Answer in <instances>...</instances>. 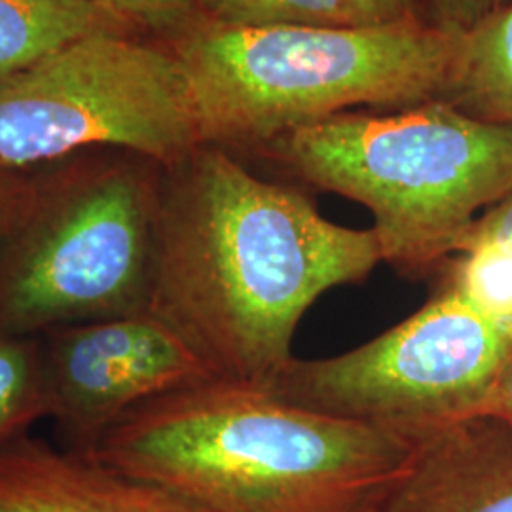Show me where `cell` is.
<instances>
[{
  "label": "cell",
  "mask_w": 512,
  "mask_h": 512,
  "mask_svg": "<svg viewBox=\"0 0 512 512\" xmlns=\"http://www.w3.org/2000/svg\"><path fill=\"white\" fill-rule=\"evenodd\" d=\"M446 285L471 298L476 306L512 317V256L480 249L458 255Z\"/></svg>",
  "instance_id": "obj_15"
},
{
  "label": "cell",
  "mask_w": 512,
  "mask_h": 512,
  "mask_svg": "<svg viewBox=\"0 0 512 512\" xmlns=\"http://www.w3.org/2000/svg\"><path fill=\"white\" fill-rule=\"evenodd\" d=\"M372 25H391L421 19L414 0H353Z\"/></svg>",
  "instance_id": "obj_21"
},
{
  "label": "cell",
  "mask_w": 512,
  "mask_h": 512,
  "mask_svg": "<svg viewBox=\"0 0 512 512\" xmlns=\"http://www.w3.org/2000/svg\"><path fill=\"white\" fill-rule=\"evenodd\" d=\"M380 262L372 228L325 219L298 188L200 145L162 167L147 311L211 380L272 391L313 302Z\"/></svg>",
  "instance_id": "obj_1"
},
{
  "label": "cell",
  "mask_w": 512,
  "mask_h": 512,
  "mask_svg": "<svg viewBox=\"0 0 512 512\" xmlns=\"http://www.w3.org/2000/svg\"><path fill=\"white\" fill-rule=\"evenodd\" d=\"M480 249H492L512 256V192L478 217L461 241L458 255Z\"/></svg>",
  "instance_id": "obj_19"
},
{
  "label": "cell",
  "mask_w": 512,
  "mask_h": 512,
  "mask_svg": "<svg viewBox=\"0 0 512 512\" xmlns=\"http://www.w3.org/2000/svg\"><path fill=\"white\" fill-rule=\"evenodd\" d=\"M262 156L365 205L382 262L408 277L458 255L478 217L512 192V126L444 99L342 112L277 139Z\"/></svg>",
  "instance_id": "obj_4"
},
{
  "label": "cell",
  "mask_w": 512,
  "mask_h": 512,
  "mask_svg": "<svg viewBox=\"0 0 512 512\" xmlns=\"http://www.w3.org/2000/svg\"><path fill=\"white\" fill-rule=\"evenodd\" d=\"M35 169H16L0 162V239L8 236L35 202Z\"/></svg>",
  "instance_id": "obj_18"
},
{
  "label": "cell",
  "mask_w": 512,
  "mask_h": 512,
  "mask_svg": "<svg viewBox=\"0 0 512 512\" xmlns=\"http://www.w3.org/2000/svg\"><path fill=\"white\" fill-rule=\"evenodd\" d=\"M414 446L397 429L205 380L129 412L90 458L205 512H374Z\"/></svg>",
  "instance_id": "obj_2"
},
{
  "label": "cell",
  "mask_w": 512,
  "mask_h": 512,
  "mask_svg": "<svg viewBox=\"0 0 512 512\" xmlns=\"http://www.w3.org/2000/svg\"><path fill=\"white\" fill-rule=\"evenodd\" d=\"M164 42L188 76L202 145L262 154L342 112L444 99L461 35L423 19L239 29L198 14Z\"/></svg>",
  "instance_id": "obj_3"
},
{
  "label": "cell",
  "mask_w": 512,
  "mask_h": 512,
  "mask_svg": "<svg viewBox=\"0 0 512 512\" xmlns=\"http://www.w3.org/2000/svg\"><path fill=\"white\" fill-rule=\"evenodd\" d=\"M200 145L188 76L164 40L93 33L0 76V162L10 167L95 148L165 167Z\"/></svg>",
  "instance_id": "obj_6"
},
{
  "label": "cell",
  "mask_w": 512,
  "mask_h": 512,
  "mask_svg": "<svg viewBox=\"0 0 512 512\" xmlns=\"http://www.w3.org/2000/svg\"><path fill=\"white\" fill-rule=\"evenodd\" d=\"M444 101L478 118L512 126V0L461 35Z\"/></svg>",
  "instance_id": "obj_12"
},
{
  "label": "cell",
  "mask_w": 512,
  "mask_h": 512,
  "mask_svg": "<svg viewBox=\"0 0 512 512\" xmlns=\"http://www.w3.org/2000/svg\"><path fill=\"white\" fill-rule=\"evenodd\" d=\"M162 167L118 148L35 167V202L0 239V336L147 311Z\"/></svg>",
  "instance_id": "obj_5"
},
{
  "label": "cell",
  "mask_w": 512,
  "mask_h": 512,
  "mask_svg": "<svg viewBox=\"0 0 512 512\" xmlns=\"http://www.w3.org/2000/svg\"><path fill=\"white\" fill-rule=\"evenodd\" d=\"M374 512H512V429L467 418L416 435L401 478Z\"/></svg>",
  "instance_id": "obj_9"
},
{
  "label": "cell",
  "mask_w": 512,
  "mask_h": 512,
  "mask_svg": "<svg viewBox=\"0 0 512 512\" xmlns=\"http://www.w3.org/2000/svg\"><path fill=\"white\" fill-rule=\"evenodd\" d=\"M145 37L167 40L198 16L196 0H82Z\"/></svg>",
  "instance_id": "obj_16"
},
{
  "label": "cell",
  "mask_w": 512,
  "mask_h": 512,
  "mask_svg": "<svg viewBox=\"0 0 512 512\" xmlns=\"http://www.w3.org/2000/svg\"><path fill=\"white\" fill-rule=\"evenodd\" d=\"M418 14L429 25L465 35L509 0H414Z\"/></svg>",
  "instance_id": "obj_17"
},
{
  "label": "cell",
  "mask_w": 512,
  "mask_h": 512,
  "mask_svg": "<svg viewBox=\"0 0 512 512\" xmlns=\"http://www.w3.org/2000/svg\"><path fill=\"white\" fill-rule=\"evenodd\" d=\"M476 416L501 421L512 429V344L497 366L494 380L478 404Z\"/></svg>",
  "instance_id": "obj_20"
},
{
  "label": "cell",
  "mask_w": 512,
  "mask_h": 512,
  "mask_svg": "<svg viewBox=\"0 0 512 512\" xmlns=\"http://www.w3.org/2000/svg\"><path fill=\"white\" fill-rule=\"evenodd\" d=\"M0 512H205L158 484L25 437L0 450Z\"/></svg>",
  "instance_id": "obj_10"
},
{
  "label": "cell",
  "mask_w": 512,
  "mask_h": 512,
  "mask_svg": "<svg viewBox=\"0 0 512 512\" xmlns=\"http://www.w3.org/2000/svg\"><path fill=\"white\" fill-rule=\"evenodd\" d=\"M54 444L90 458L129 412L211 380L183 340L148 311L40 334Z\"/></svg>",
  "instance_id": "obj_8"
},
{
  "label": "cell",
  "mask_w": 512,
  "mask_h": 512,
  "mask_svg": "<svg viewBox=\"0 0 512 512\" xmlns=\"http://www.w3.org/2000/svg\"><path fill=\"white\" fill-rule=\"evenodd\" d=\"M512 344V317L444 285L403 323L327 359H294L275 397L334 418L412 437L475 418Z\"/></svg>",
  "instance_id": "obj_7"
},
{
  "label": "cell",
  "mask_w": 512,
  "mask_h": 512,
  "mask_svg": "<svg viewBox=\"0 0 512 512\" xmlns=\"http://www.w3.org/2000/svg\"><path fill=\"white\" fill-rule=\"evenodd\" d=\"M93 33L137 31L82 0H0V76Z\"/></svg>",
  "instance_id": "obj_11"
},
{
  "label": "cell",
  "mask_w": 512,
  "mask_h": 512,
  "mask_svg": "<svg viewBox=\"0 0 512 512\" xmlns=\"http://www.w3.org/2000/svg\"><path fill=\"white\" fill-rule=\"evenodd\" d=\"M50 418V389L40 336H0V450Z\"/></svg>",
  "instance_id": "obj_13"
},
{
  "label": "cell",
  "mask_w": 512,
  "mask_h": 512,
  "mask_svg": "<svg viewBox=\"0 0 512 512\" xmlns=\"http://www.w3.org/2000/svg\"><path fill=\"white\" fill-rule=\"evenodd\" d=\"M198 14L239 29L372 25L353 0H196Z\"/></svg>",
  "instance_id": "obj_14"
}]
</instances>
